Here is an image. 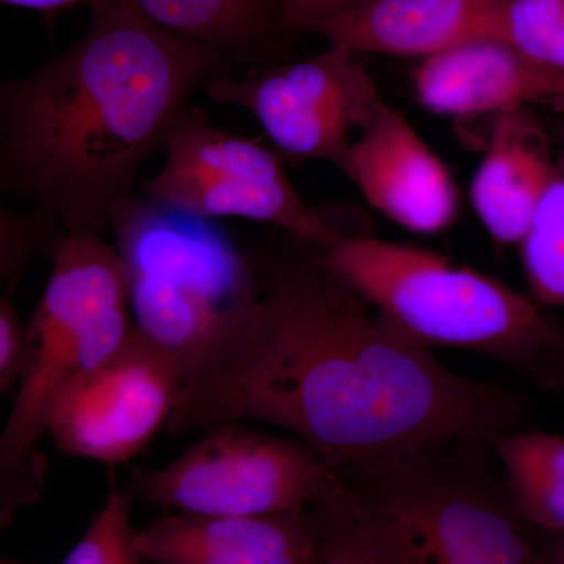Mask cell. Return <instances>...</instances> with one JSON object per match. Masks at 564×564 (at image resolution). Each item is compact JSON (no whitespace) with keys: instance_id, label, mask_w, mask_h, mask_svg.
Segmentation results:
<instances>
[{"instance_id":"52a82bcc","label":"cell","mask_w":564,"mask_h":564,"mask_svg":"<svg viewBox=\"0 0 564 564\" xmlns=\"http://www.w3.org/2000/svg\"><path fill=\"white\" fill-rule=\"evenodd\" d=\"M250 425L206 430L172 463L135 470L129 492L172 513L259 516L311 508L337 480L310 445Z\"/></svg>"},{"instance_id":"8992f818","label":"cell","mask_w":564,"mask_h":564,"mask_svg":"<svg viewBox=\"0 0 564 564\" xmlns=\"http://www.w3.org/2000/svg\"><path fill=\"white\" fill-rule=\"evenodd\" d=\"M135 325L184 361L215 323L258 296L252 259L209 218L131 196L110 223Z\"/></svg>"},{"instance_id":"cb8c5ba5","label":"cell","mask_w":564,"mask_h":564,"mask_svg":"<svg viewBox=\"0 0 564 564\" xmlns=\"http://www.w3.org/2000/svg\"><path fill=\"white\" fill-rule=\"evenodd\" d=\"M280 21L293 31H317L326 22L359 10L372 0H278Z\"/></svg>"},{"instance_id":"9c48e42d","label":"cell","mask_w":564,"mask_h":564,"mask_svg":"<svg viewBox=\"0 0 564 564\" xmlns=\"http://www.w3.org/2000/svg\"><path fill=\"white\" fill-rule=\"evenodd\" d=\"M359 55L329 44L314 57L245 79L217 74L204 91L212 101L248 111L285 158L328 162L344 174L352 135L381 102Z\"/></svg>"},{"instance_id":"ffe728a7","label":"cell","mask_w":564,"mask_h":564,"mask_svg":"<svg viewBox=\"0 0 564 564\" xmlns=\"http://www.w3.org/2000/svg\"><path fill=\"white\" fill-rule=\"evenodd\" d=\"M311 508L321 532L317 564H389L372 527L339 475Z\"/></svg>"},{"instance_id":"4fadbf2b","label":"cell","mask_w":564,"mask_h":564,"mask_svg":"<svg viewBox=\"0 0 564 564\" xmlns=\"http://www.w3.org/2000/svg\"><path fill=\"white\" fill-rule=\"evenodd\" d=\"M419 102L433 113L473 118L564 99V76L491 36L423 58L413 74Z\"/></svg>"},{"instance_id":"9a60e30c","label":"cell","mask_w":564,"mask_h":564,"mask_svg":"<svg viewBox=\"0 0 564 564\" xmlns=\"http://www.w3.org/2000/svg\"><path fill=\"white\" fill-rule=\"evenodd\" d=\"M508 0H372L315 31L364 54L432 57L480 35Z\"/></svg>"},{"instance_id":"e0dca14e","label":"cell","mask_w":564,"mask_h":564,"mask_svg":"<svg viewBox=\"0 0 564 564\" xmlns=\"http://www.w3.org/2000/svg\"><path fill=\"white\" fill-rule=\"evenodd\" d=\"M491 445L518 514L533 529L564 536V437L510 432Z\"/></svg>"},{"instance_id":"30bf717a","label":"cell","mask_w":564,"mask_h":564,"mask_svg":"<svg viewBox=\"0 0 564 564\" xmlns=\"http://www.w3.org/2000/svg\"><path fill=\"white\" fill-rule=\"evenodd\" d=\"M184 384L180 356L133 323L107 361L55 397L47 433L62 454L121 464L166 429Z\"/></svg>"},{"instance_id":"3957f363","label":"cell","mask_w":564,"mask_h":564,"mask_svg":"<svg viewBox=\"0 0 564 564\" xmlns=\"http://www.w3.org/2000/svg\"><path fill=\"white\" fill-rule=\"evenodd\" d=\"M323 265L417 347L480 352L564 395V332L540 304L443 254L340 234Z\"/></svg>"},{"instance_id":"ac0fdd59","label":"cell","mask_w":564,"mask_h":564,"mask_svg":"<svg viewBox=\"0 0 564 564\" xmlns=\"http://www.w3.org/2000/svg\"><path fill=\"white\" fill-rule=\"evenodd\" d=\"M521 247L534 302L564 307V124L554 172Z\"/></svg>"},{"instance_id":"277c9868","label":"cell","mask_w":564,"mask_h":564,"mask_svg":"<svg viewBox=\"0 0 564 564\" xmlns=\"http://www.w3.org/2000/svg\"><path fill=\"white\" fill-rule=\"evenodd\" d=\"M131 313L128 270L117 247L102 232L68 234L28 323V362L0 436L2 529L43 492L47 464L36 443L47 433L52 402L124 344Z\"/></svg>"},{"instance_id":"5bb4252c","label":"cell","mask_w":564,"mask_h":564,"mask_svg":"<svg viewBox=\"0 0 564 564\" xmlns=\"http://www.w3.org/2000/svg\"><path fill=\"white\" fill-rule=\"evenodd\" d=\"M529 107L494 115L488 148L470 199L478 218L500 245L521 243L543 198L555 152Z\"/></svg>"},{"instance_id":"ba28073f","label":"cell","mask_w":564,"mask_h":564,"mask_svg":"<svg viewBox=\"0 0 564 564\" xmlns=\"http://www.w3.org/2000/svg\"><path fill=\"white\" fill-rule=\"evenodd\" d=\"M163 152L161 172L143 181L144 198L158 206L267 223L321 250L343 234L304 202L276 152L226 131L199 107L185 110Z\"/></svg>"},{"instance_id":"2e32d148","label":"cell","mask_w":564,"mask_h":564,"mask_svg":"<svg viewBox=\"0 0 564 564\" xmlns=\"http://www.w3.org/2000/svg\"><path fill=\"white\" fill-rule=\"evenodd\" d=\"M141 10L182 36L232 57H254L269 40L278 0H135Z\"/></svg>"},{"instance_id":"d6986e66","label":"cell","mask_w":564,"mask_h":564,"mask_svg":"<svg viewBox=\"0 0 564 564\" xmlns=\"http://www.w3.org/2000/svg\"><path fill=\"white\" fill-rule=\"evenodd\" d=\"M478 36L503 41L564 76V0H508Z\"/></svg>"},{"instance_id":"7a4b0ae2","label":"cell","mask_w":564,"mask_h":564,"mask_svg":"<svg viewBox=\"0 0 564 564\" xmlns=\"http://www.w3.org/2000/svg\"><path fill=\"white\" fill-rule=\"evenodd\" d=\"M221 51L162 28L135 0L91 9L68 51L0 88V191L66 232L110 229L141 166L165 151Z\"/></svg>"},{"instance_id":"603a6c76","label":"cell","mask_w":564,"mask_h":564,"mask_svg":"<svg viewBox=\"0 0 564 564\" xmlns=\"http://www.w3.org/2000/svg\"><path fill=\"white\" fill-rule=\"evenodd\" d=\"M29 355L28 325L14 310L11 296L0 300V392L20 384Z\"/></svg>"},{"instance_id":"7c38bea8","label":"cell","mask_w":564,"mask_h":564,"mask_svg":"<svg viewBox=\"0 0 564 564\" xmlns=\"http://www.w3.org/2000/svg\"><path fill=\"white\" fill-rule=\"evenodd\" d=\"M137 552L151 564H317L313 508L259 516L169 513L139 530Z\"/></svg>"},{"instance_id":"7402d4cb","label":"cell","mask_w":564,"mask_h":564,"mask_svg":"<svg viewBox=\"0 0 564 564\" xmlns=\"http://www.w3.org/2000/svg\"><path fill=\"white\" fill-rule=\"evenodd\" d=\"M68 232L47 215L33 209L2 207L0 214V278L9 284V293L20 281L22 270L36 254L55 258Z\"/></svg>"},{"instance_id":"6da1fadb","label":"cell","mask_w":564,"mask_h":564,"mask_svg":"<svg viewBox=\"0 0 564 564\" xmlns=\"http://www.w3.org/2000/svg\"><path fill=\"white\" fill-rule=\"evenodd\" d=\"M252 265L258 296L223 315L182 361L170 436L262 423L310 445L337 473L513 432L522 415L516 393L452 372L406 343L321 256Z\"/></svg>"},{"instance_id":"d4e9b609","label":"cell","mask_w":564,"mask_h":564,"mask_svg":"<svg viewBox=\"0 0 564 564\" xmlns=\"http://www.w3.org/2000/svg\"><path fill=\"white\" fill-rule=\"evenodd\" d=\"M3 3L10 6L21 7V9L36 10V11H57L66 9V7L85 6L93 7L101 6L107 0H2Z\"/></svg>"},{"instance_id":"484cf974","label":"cell","mask_w":564,"mask_h":564,"mask_svg":"<svg viewBox=\"0 0 564 564\" xmlns=\"http://www.w3.org/2000/svg\"><path fill=\"white\" fill-rule=\"evenodd\" d=\"M549 560L551 564H564V536L554 547L549 549Z\"/></svg>"},{"instance_id":"5b68a950","label":"cell","mask_w":564,"mask_h":564,"mask_svg":"<svg viewBox=\"0 0 564 564\" xmlns=\"http://www.w3.org/2000/svg\"><path fill=\"white\" fill-rule=\"evenodd\" d=\"M425 445L339 470L389 564H551L508 492Z\"/></svg>"},{"instance_id":"44dd1931","label":"cell","mask_w":564,"mask_h":564,"mask_svg":"<svg viewBox=\"0 0 564 564\" xmlns=\"http://www.w3.org/2000/svg\"><path fill=\"white\" fill-rule=\"evenodd\" d=\"M133 499L129 491L110 492L62 564H143L131 522Z\"/></svg>"},{"instance_id":"8fae6325","label":"cell","mask_w":564,"mask_h":564,"mask_svg":"<svg viewBox=\"0 0 564 564\" xmlns=\"http://www.w3.org/2000/svg\"><path fill=\"white\" fill-rule=\"evenodd\" d=\"M344 174L375 209L410 231H444L458 215V192L447 166L383 101L352 141Z\"/></svg>"},{"instance_id":"4316f807","label":"cell","mask_w":564,"mask_h":564,"mask_svg":"<svg viewBox=\"0 0 564 564\" xmlns=\"http://www.w3.org/2000/svg\"><path fill=\"white\" fill-rule=\"evenodd\" d=\"M0 564H20V563L9 562V560H3V562Z\"/></svg>"}]
</instances>
